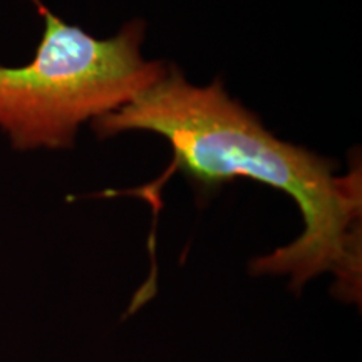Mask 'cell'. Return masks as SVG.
Instances as JSON below:
<instances>
[{
  "label": "cell",
  "instance_id": "6da1fadb",
  "mask_svg": "<svg viewBox=\"0 0 362 362\" xmlns=\"http://www.w3.org/2000/svg\"><path fill=\"white\" fill-rule=\"evenodd\" d=\"M99 138L123 131H153L173 148V163L158 183L143 188L160 210V188L181 171L210 192L233 178H250L282 189L304 216V232L288 245L250 264L253 275H287L300 292L317 275L336 277L334 293L361 305L362 185L361 168L336 175V163L275 138L253 112L225 93L223 83L198 88L170 66L163 79L129 104L96 117Z\"/></svg>",
  "mask_w": 362,
  "mask_h": 362
},
{
  "label": "cell",
  "instance_id": "7a4b0ae2",
  "mask_svg": "<svg viewBox=\"0 0 362 362\" xmlns=\"http://www.w3.org/2000/svg\"><path fill=\"white\" fill-rule=\"evenodd\" d=\"M30 2L44 21L35 57L0 66V128L17 149L72 146L81 124L126 106L168 72L170 66L143 57V21L98 39L42 0Z\"/></svg>",
  "mask_w": 362,
  "mask_h": 362
}]
</instances>
